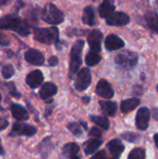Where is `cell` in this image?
<instances>
[{
    "label": "cell",
    "instance_id": "obj_1",
    "mask_svg": "<svg viewBox=\"0 0 158 159\" xmlns=\"http://www.w3.org/2000/svg\"><path fill=\"white\" fill-rule=\"evenodd\" d=\"M0 29H8L22 36L30 34V28L27 22L15 15H6L0 19Z\"/></svg>",
    "mask_w": 158,
    "mask_h": 159
},
{
    "label": "cell",
    "instance_id": "obj_2",
    "mask_svg": "<svg viewBox=\"0 0 158 159\" xmlns=\"http://www.w3.org/2000/svg\"><path fill=\"white\" fill-rule=\"evenodd\" d=\"M84 40H77L71 49L70 53V67H69V75L70 78H73V75L78 71L82 63V51L84 48Z\"/></svg>",
    "mask_w": 158,
    "mask_h": 159
},
{
    "label": "cell",
    "instance_id": "obj_3",
    "mask_svg": "<svg viewBox=\"0 0 158 159\" xmlns=\"http://www.w3.org/2000/svg\"><path fill=\"white\" fill-rule=\"evenodd\" d=\"M34 39L45 45H51L59 40V30L57 27L35 28L34 31Z\"/></svg>",
    "mask_w": 158,
    "mask_h": 159
},
{
    "label": "cell",
    "instance_id": "obj_4",
    "mask_svg": "<svg viewBox=\"0 0 158 159\" xmlns=\"http://www.w3.org/2000/svg\"><path fill=\"white\" fill-rule=\"evenodd\" d=\"M42 20L49 24H60L64 20V15L55 5L47 4L42 12Z\"/></svg>",
    "mask_w": 158,
    "mask_h": 159
},
{
    "label": "cell",
    "instance_id": "obj_5",
    "mask_svg": "<svg viewBox=\"0 0 158 159\" xmlns=\"http://www.w3.org/2000/svg\"><path fill=\"white\" fill-rule=\"evenodd\" d=\"M138 61H139L138 54L134 51H129V50L122 51L118 53L115 58V63L124 69H130L134 67L138 63Z\"/></svg>",
    "mask_w": 158,
    "mask_h": 159
},
{
    "label": "cell",
    "instance_id": "obj_6",
    "mask_svg": "<svg viewBox=\"0 0 158 159\" xmlns=\"http://www.w3.org/2000/svg\"><path fill=\"white\" fill-rule=\"evenodd\" d=\"M91 84V73L88 68H83L77 74L74 88L78 91L86 90Z\"/></svg>",
    "mask_w": 158,
    "mask_h": 159
},
{
    "label": "cell",
    "instance_id": "obj_7",
    "mask_svg": "<svg viewBox=\"0 0 158 159\" xmlns=\"http://www.w3.org/2000/svg\"><path fill=\"white\" fill-rule=\"evenodd\" d=\"M37 129L35 127L28 124H21V123H15L13 125L11 133L9 134L11 137L14 136H28L32 137L36 133Z\"/></svg>",
    "mask_w": 158,
    "mask_h": 159
},
{
    "label": "cell",
    "instance_id": "obj_8",
    "mask_svg": "<svg viewBox=\"0 0 158 159\" xmlns=\"http://www.w3.org/2000/svg\"><path fill=\"white\" fill-rule=\"evenodd\" d=\"M103 34L100 30H92L88 35V43L92 52L99 53L102 50V41Z\"/></svg>",
    "mask_w": 158,
    "mask_h": 159
},
{
    "label": "cell",
    "instance_id": "obj_9",
    "mask_svg": "<svg viewBox=\"0 0 158 159\" xmlns=\"http://www.w3.org/2000/svg\"><path fill=\"white\" fill-rule=\"evenodd\" d=\"M150 110L147 107H142L138 110L136 115V127L140 130H146L149 127Z\"/></svg>",
    "mask_w": 158,
    "mask_h": 159
},
{
    "label": "cell",
    "instance_id": "obj_10",
    "mask_svg": "<svg viewBox=\"0 0 158 159\" xmlns=\"http://www.w3.org/2000/svg\"><path fill=\"white\" fill-rule=\"evenodd\" d=\"M129 21H130L129 16L121 11L114 12L108 18H106L107 24L111 26H123L129 24Z\"/></svg>",
    "mask_w": 158,
    "mask_h": 159
},
{
    "label": "cell",
    "instance_id": "obj_11",
    "mask_svg": "<svg viewBox=\"0 0 158 159\" xmlns=\"http://www.w3.org/2000/svg\"><path fill=\"white\" fill-rule=\"evenodd\" d=\"M96 93L104 99H111L115 95V91L111 84L105 79H101L98 82L96 86Z\"/></svg>",
    "mask_w": 158,
    "mask_h": 159
},
{
    "label": "cell",
    "instance_id": "obj_12",
    "mask_svg": "<svg viewBox=\"0 0 158 159\" xmlns=\"http://www.w3.org/2000/svg\"><path fill=\"white\" fill-rule=\"evenodd\" d=\"M24 59L26 60L27 62H29L32 65H35V66L42 65L45 61V58H44V55L42 54V52L37 49H34V48H31L25 52Z\"/></svg>",
    "mask_w": 158,
    "mask_h": 159
},
{
    "label": "cell",
    "instance_id": "obj_13",
    "mask_svg": "<svg viewBox=\"0 0 158 159\" xmlns=\"http://www.w3.org/2000/svg\"><path fill=\"white\" fill-rule=\"evenodd\" d=\"M104 44L106 49L110 51L120 49L125 46V42L116 34H109L104 41Z\"/></svg>",
    "mask_w": 158,
    "mask_h": 159
},
{
    "label": "cell",
    "instance_id": "obj_14",
    "mask_svg": "<svg viewBox=\"0 0 158 159\" xmlns=\"http://www.w3.org/2000/svg\"><path fill=\"white\" fill-rule=\"evenodd\" d=\"M43 80H44V75H43L42 72L39 70L32 71L26 76V83L32 89L38 88L42 84Z\"/></svg>",
    "mask_w": 158,
    "mask_h": 159
},
{
    "label": "cell",
    "instance_id": "obj_15",
    "mask_svg": "<svg viewBox=\"0 0 158 159\" xmlns=\"http://www.w3.org/2000/svg\"><path fill=\"white\" fill-rule=\"evenodd\" d=\"M115 6L114 0H104L99 7V13L102 18H108L111 14L115 12Z\"/></svg>",
    "mask_w": 158,
    "mask_h": 159
},
{
    "label": "cell",
    "instance_id": "obj_16",
    "mask_svg": "<svg viewBox=\"0 0 158 159\" xmlns=\"http://www.w3.org/2000/svg\"><path fill=\"white\" fill-rule=\"evenodd\" d=\"M57 91H58V89L55 84H53L51 82H47L42 86V88L39 91V94L43 100H47V99L51 98L52 96H54L57 93Z\"/></svg>",
    "mask_w": 158,
    "mask_h": 159
},
{
    "label": "cell",
    "instance_id": "obj_17",
    "mask_svg": "<svg viewBox=\"0 0 158 159\" xmlns=\"http://www.w3.org/2000/svg\"><path fill=\"white\" fill-rule=\"evenodd\" d=\"M107 148L109 150V152L115 157H118L121 156V154L124 152L125 150V146L122 143V142L118 139H115L112 140L111 142H109L107 143Z\"/></svg>",
    "mask_w": 158,
    "mask_h": 159
},
{
    "label": "cell",
    "instance_id": "obj_18",
    "mask_svg": "<svg viewBox=\"0 0 158 159\" xmlns=\"http://www.w3.org/2000/svg\"><path fill=\"white\" fill-rule=\"evenodd\" d=\"M11 114L12 116L18 121H25L29 118L28 112L23 106L20 104H13L11 106Z\"/></svg>",
    "mask_w": 158,
    "mask_h": 159
},
{
    "label": "cell",
    "instance_id": "obj_19",
    "mask_svg": "<svg viewBox=\"0 0 158 159\" xmlns=\"http://www.w3.org/2000/svg\"><path fill=\"white\" fill-rule=\"evenodd\" d=\"M100 106L104 115L114 116L117 110V103L112 101H100Z\"/></svg>",
    "mask_w": 158,
    "mask_h": 159
},
{
    "label": "cell",
    "instance_id": "obj_20",
    "mask_svg": "<svg viewBox=\"0 0 158 159\" xmlns=\"http://www.w3.org/2000/svg\"><path fill=\"white\" fill-rule=\"evenodd\" d=\"M141 103V101L139 98H131V99H127L121 102V111L124 114H128L134 109H136L139 104Z\"/></svg>",
    "mask_w": 158,
    "mask_h": 159
},
{
    "label": "cell",
    "instance_id": "obj_21",
    "mask_svg": "<svg viewBox=\"0 0 158 159\" xmlns=\"http://www.w3.org/2000/svg\"><path fill=\"white\" fill-rule=\"evenodd\" d=\"M82 21L89 26H93L96 24V18H95V10L92 7H85L82 16Z\"/></svg>",
    "mask_w": 158,
    "mask_h": 159
},
{
    "label": "cell",
    "instance_id": "obj_22",
    "mask_svg": "<svg viewBox=\"0 0 158 159\" xmlns=\"http://www.w3.org/2000/svg\"><path fill=\"white\" fill-rule=\"evenodd\" d=\"M102 144V141L100 139H91L87 141L84 143V151L86 155H91L94 154L99 148L100 146Z\"/></svg>",
    "mask_w": 158,
    "mask_h": 159
},
{
    "label": "cell",
    "instance_id": "obj_23",
    "mask_svg": "<svg viewBox=\"0 0 158 159\" xmlns=\"http://www.w3.org/2000/svg\"><path fill=\"white\" fill-rule=\"evenodd\" d=\"M148 27L154 32L158 33V14L154 11H148L144 15Z\"/></svg>",
    "mask_w": 158,
    "mask_h": 159
},
{
    "label": "cell",
    "instance_id": "obj_24",
    "mask_svg": "<svg viewBox=\"0 0 158 159\" xmlns=\"http://www.w3.org/2000/svg\"><path fill=\"white\" fill-rule=\"evenodd\" d=\"M79 150H80V148L76 143H67L63 146L62 153H63V156L66 157H75L77 155Z\"/></svg>",
    "mask_w": 158,
    "mask_h": 159
},
{
    "label": "cell",
    "instance_id": "obj_25",
    "mask_svg": "<svg viewBox=\"0 0 158 159\" xmlns=\"http://www.w3.org/2000/svg\"><path fill=\"white\" fill-rule=\"evenodd\" d=\"M90 120L93 123H95L98 127L102 128L104 130H107L109 129V120L105 116H90Z\"/></svg>",
    "mask_w": 158,
    "mask_h": 159
},
{
    "label": "cell",
    "instance_id": "obj_26",
    "mask_svg": "<svg viewBox=\"0 0 158 159\" xmlns=\"http://www.w3.org/2000/svg\"><path fill=\"white\" fill-rule=\"evenodd\" d=\"M102 60V57L99 55V53L95 52H88L86 56V63L88 66H94L98 64Z\"/></svg>",
    "mask_w": 158,
    "mask_h": 159
},
{
    "label": "cell",
    "instance_id": "obj_27",
    "mask_svg": "<svg viewBox=\"0 0 158 159\" xmlns=\"http://www.w3.org/2000/svg\"><path fill=\"white\" fill-rule=\"evenodd\" d=\"M146 153L142 148H135L130 151L128 159H145Z\"/></svg>",
    "mask_w": 158,
    "mask_h": 159
},
{
    "label": "cell",
    "instance_id": "obj_28",
    "mask_svg": "<svg viewBox=\"0 0 158 159\" xmlns=\"http://www.w3.org/2000/svg\"><path fill=\"white\" fill-rule=\"evenodd\" d=\"M1 73H2V76L5 79H9L15 74V69L11 64H6L2 67Z\"/></svg>",
    "mask_w": 158,
    "mask_h": 159
},
{
    "label": "cell",
    "instance_id": "obj_29",
    "mask_svg": "<svg viewBox=\"0 0 158 159\" xmlns=\"http://www.w3.org/2000/svg\"><path fill=\"white\" fill-rule=\"evenodd\" d=\"M67 128L69 129V130H70L74 136H76V137H78V138L81 137L82 134H83V130H82V129L80 128V126H79L77 123H70V124H68Z\"/></svg>",
    "mask_w": 158,
    "mask_h": 159
},
{
    "label": "cell",
    "instance_id": "obj_30",
    "mask_svg": "<svg viewBox=\"0 0 158 159\" xmlns=\"http://www.w3.org/2000/svg\"><path fill=\"white\" fill-rule=\"evenodd\" d=\"M123 139L129 142V143H136L139 139H140V135L133 133V132H125L122 135Z\"/></svg>",
    "mask_w": 158,
    "mask_h": 159
},
{
    "label": "cell",
    "instance_id": "obj_31",
    "mask_svg": "<svg viewBox=\"0 0 158 159\" xmlns=\"http://www.w3.org/2000/svg\"><path fill=\"white\" fill-rule=\"evenodd\" d=\"M102 130L99 128H97V127H93L90 129V131L88 132V136L93 138V139H100L102 137Z\"/></svg>",
    "mask_w": 158,
    "mask_h": 159
},
{
    "label": "cell",
    "instance_id": "obj_32",
    "mask_svg": "<svg viewBox=\"0 0 158 159\" xmlns=\"http://www.w3.org/2000/svg\"><path fill=\"white\" fill-rule=\"evenodd\" d=\"M7 87H8V89H9V93H10L13 97H15V98H20V94L16 90V89H15L13 83L8 84Z\"/></svg>",
    "mask_w": 158,
    "mask_h": 159
},
{
    "label": "cell",
    "instance_id": "obj_33",
    "mask_svg": "<svg viewBox=\"0 0 158 159\" xmlns=\"http://www.w3.org/2000/svg\"><path fill=\"white\" fill-rule=\"evenodd\" d=\"M90 159H107V156L104 150H102L98 153H96Z\"/></svg>",
    "mask_w": 158,
    "mask_h": 159
},
{
    "label": "cell",
    "instance_id": "obj_34",
    "mask_svg": "<svg viewBox=\"0 0 158 159\" xmlns=\"http://www.w3.org/2000/svg\"><path fill=\"white\" fill-rule=\"evenodd\" d=\"M9 44H10L9 39L5 34L0 33V45H2V46H8Z\"/></svg>",
    "mask_w": 158,
    "mask_h": 159
},
{
    "label": "cell",
    "instance_id": "obj_35",
    "mask_svg": "<svg viewBox=\"0 0 158 159\" xmlns=\"http://www.w3.org/2000/svg\"><path fill=\"white\" fill-rule=\"evenodd\" d=\"M8 126V122L6 118L0 117V131L7 129V127Z\"/></svg>",
    "mask_w": 158,
    "mask_h": 159
},
{
    "label": "cell",
    "instance_id": "obj_36",
    "mask_svg": "<svg viewBox=\"0 0 158 159\" xmlns=\"http://www.w3.org/2000/svg\"><path fill=\"white\" fill-rule=\"evenodd\" d=\"M58 63H59V60L56 56H52L48 60V64L50 66H56V65H58Z\"/></svg>",
    "mask_w": 158,
    "mask_h": 159
},
{
    "label": "cell",
    "instance_id": "obj_37",
    "mask_svg": "<svg viewBox=\"0 0 158 159\" xmlns=\"http://www.w3.org/2000/svg\"><path fill=\"white\" fill-rule=\"evenodd\" d=\"M153 115H154V117H155V119H156L158 120V107H155L154 109H153Z\"/></svg>",
    "mask_w": 158,
    "mask_h": 159
},
{
    "label": "cell",
    "instance_id": "obj_38",
    "mask_svg": "<svg viewBox=\"0 0 158 159\" xmlns=\"http://www.w3.org/2000/svg\"><path fill=\"white\" fill-rule=\"evenodd\" d=\"M154 141H155V143H156V147L158 148V134H155V136H154Z\"/></svg>",
    "mask_w": 158,
    "mask_h": 159
},
{
    "label": "cell",
    "instance_id": "obj_39",
    "mask_svg": "<svg viewBox=\"0 0 158 159\" xmlns=\"http://www.w3.org/2000/svg\"><path fill=\"white\" fill-rule=\"evenodd\" d=\"M7 2H8V0H0V7H2L3 6L7 5Z\"/></svg>",
    "mask_w": 158,
    "mask_h": 159
},
{
    "label": "cell",
    "instance_id": "obj_40",
    "mask_svg": "<svg viewBox=\"0 0 158 159\" xmlns=\"http://www.w3.org/2000/svg\"><path fill=\"white\" fill-rule=\"evenodd\" d=\"M82 100H83V101H84L85 102H88V101L90 100V98H89V97H84V98H83Z\"/></svg>",
    "mask_w": 158,
    "mask_h": 159
},
{
    "label": "cell",
    "instance_id": "obj_41",
    "mask_svg": "<svg viewBox=\"0 0 158 159\" xmlns=\"http://www.w3.org/2000/svg\"><path fill=\"white\" fill-rule=\"evenodd\" d=\"M80 123H81V126L84 127V129H88V126H87V124L85 122H80Z\"/></svg>",
    "mask_w": 158,
    "mask_h": 159
},
{
    "label": "cell",
    "instance_id": "obj_42",
    "mask_svg": "<svg viewBox=\"0 0 158 159\" xmlns=\"http://www.w3.org/2000/svg\"><path fill=\"white\" fill-rule=\"evenodd\" d=\"M5 153H4V150H3V148H2V146L0 145V156H3Z\"/></svg>",
    "mask_w": 158,
    "mask_h": 159
},
{
    "label": "cell",
    "instance_id": "obj_43",
    "mask_svg": "<svg viewBox=\"0 0 158 159\" xmlns=\"http://www.w3.org/2000/svg\"><path fill=\"white\" fill-rule=\"evenodd\" d=\"M71 159H79V157H77L75 156V157H71Z\"/></svg>",
    "mask_w": 158,
    "mask_h": 159
},
{
    "label": "cell",
    "instance_id": "obj_44",
    "mask_svg": "<svg viewBox=\"0 0 158 159\" xmlns=\"http://www.w3.org/2000/svg\"><path fill=\"white\" fill-rule=\"evenodd\" d=\"M156 5L157 6V7H158V0H156Z\"/></svg>",
    "mask_w": 158,
    "mask_h": 159
},
{
    "label": "cell",
    "instance_id": "obj_45",
    "mask_svg": "<svg viewBox=\"0 0 158 159\" xmlns=\"http://www.w3.org/2000/svg\"><path fill=\"white\" fill-rule=\"evenodd\" d=\"M111 159H118L117 157H113V158H111Z\"/></svg>",
    "mask_w": 158,
    "mask_h": 159
},
{
    "label": "cell",
    "instance_id": "obj_46",
    "mask_svg": "<svg viewBox=\"0 0 158 159\" xmlns=\"http://www.w3.org/2000/svg\"><path fill=\"white\" fill-rule=\"evenodd\" d=\"M156 90H157V92H158V85L156 86Z\"/></svg>",
    "mask_w": 158,
    "mask_h": 159
},
{
    "label": "cell",
    "instance_id": "obj_47",
    "mask_svg": "<svg viewBox=\"0 0 158 159\" xmlns=\"http://www.w3.org/2000/svg\"><path fill=\"white\" fill-rule=\"evenodd\" d=\"M0 100H1V93H0Z\"/></svg>",
    "mask_w": 158,
    "mask_h": 159
},
{
    "label": "cell",
    "instance_id": "obj_48",
    "mask_svg": "<svg viewBox=\"0 0 158 159\" xmlns=\"http://www.w3.org/2000/svg\"><path fill=\"white\" fill-rule=\"evenodd\" d=\"M93 1H96V0H93Z\"/></svg>",
    "mask_w": 158,
    "mask_h": 159
}]
</instances>
